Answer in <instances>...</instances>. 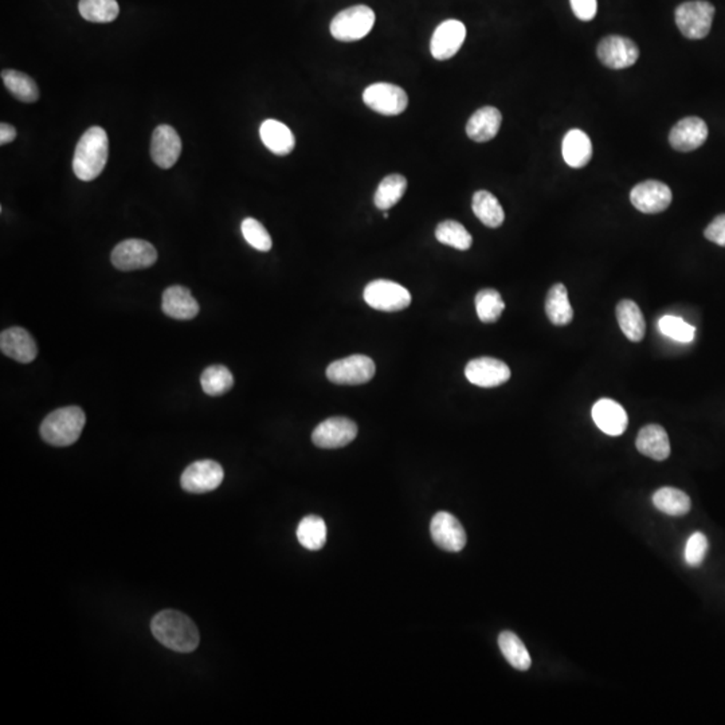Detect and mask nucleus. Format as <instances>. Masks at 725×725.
<instances>
[{
    "instance_id": "f257e3e1",
    "label": "nucleus",
    "mask_w": 725,
    "mask_h": 725,
    "mask_svg": "<svg viewBox=\"0 0 725 725\" xmlns=\"http://www.w3.org/2000/svg\"><path fill=\"white\" fill-rule=\"evenodd\" d=\"M151 630L162 645L178 653H191L199 645L197 624L181 611H160L152 619Z\"/></svg>"
},
{
    "instance_id": "f03ea898",
    "label": "nucleus",
    "mask_w": 725,
    "mask_h": 725,
    "mask_svg": "<svg viewBox=\"0 0 725 725\" xmlns=\"http://www.w3.org/2000/svg\"><path fill=\"white\" fill-rule=\"evenodd\" d=\"M109 157V140L101 126H92L81 137L73 157V171L83 181L99 178Z\"/></svg>"
},
{
    "instance_id": "7ed1b4c3",
    "label": "nucleus",
    "mask_w": 725,
    "mask_h": 725,
    "mask_svg": "<svg viewBox=\"0 0 725 725\" xmlns=\"http://www.w3.org/2000/svg\"><path fill=\"white\" fill-rule=\"evenodd\" d=\"M85 423V413L77 406L58 408L42 422V439L52 447H70L80 439Z\"/></svg>"
},
{
    "instance_id": "20e7f679",
    "label": "nucleus",
    "mask_w": 725,
    "mask_h": 725,
    "mask_svg": "<svg viewBox=\"0 0 725 725\" xmlns=\"http://www.w3.org/2000/svg\"><path fill=\"white\" fill-rule=\"evenodd\" d=\"M375 25V12L365 4L350 7L339 12L331 23V33L334 39L342 42H355L365 38Z\"/></svg>"
},
{
    "instance_id": "39448f33",
    "label": "nucleus",
    "mask_w": 725,
    "mask_h": 725,
    "mask_svg": "<svg viewBox=\"0 0 725 725\" xmlns=\"http://www.w3.org/2000/svg\"><path fill=\"white\" fill-rule=\"evenodd\" d=\"M713 17V4L705 0H693L677 7L674 20L685 38L703 39L711 31Z\"/></svg>"
},
{
    "instance_id": "423d86ee",
    "label": "nucleus",
    "mask_w": 725,
    "mask_h": 725,
    "mask_svg": "<svg viewBox=\"0 0 725 725\" xmlns=\"http://www.w3.org/2000/svg\"><path fill=\"white\" fill-rule=\"evenodd\" d=\"M375 363L365 355H352L334 361L326 368V378L334 384L358 386L366 384L375 376Z\"/></svg>"
},
{
    "instance_id": "0eeeda50",
    "label": "nucleus",
    "mask_w": 725,
    "mask_h": 725,
    "mask_svg": "<svg viewBox=\"0 0 725 725\" xmlns=\"http://www.w3.org/2000/svg\"><path fill=\"white\" fill-rule=\"evenodd\" d=\"M365 302L382 312H399L411 304V294L397 282L376 279L366 286Z\"/></svg>"
},
{
    "instance_id": "6e6552de",
    "label": "nucleus",
    "mask_w": 725,
    "mask_h": 725,
    "mask_svg": "<svg viewBox=\"0 0 725 725\" xmlns=\"http://www.w3.org/2000/svg\"><path fill=\"white\" fill-rule=\"evenodd\" d=\"M110 261L118 270H140L149 268L157 262V252L149 242L142 239H126L113 249Z\"/></svg>"
},
{
    "instance_id": "1a4fd4ad",
    "label": "nucleus",
    "mask_w": 725,
    "mask_h": 725,
    "mask_svg": "<svg viewBox=\"0 0 725 725\" xmlns=\"http://www.w3.org/2000/svg\"><path fill=\"white\" fill-rule=\"evenodd\" d=\"M356 435L358 426L355 422L345 416H332L313 430L312 441L321 449H339L350 445Z\"/></svg>"
},
{
    "instance_id": "9d476101",
    "label": "nucleus",
    "mask_w": 725,
    "mask_h": 725,
    "mask_svg": "<svg viewBox=\"0 0 725 725\" xmlns=\"http://www.w3.org/2000/svg\"><path fill=\"white\" fill-rule=\"evenodd\" d=\"M363 101L368 108L381 115L398 116L407 108L408 97L400 86L378 83L366 89Z\"/></svg>"
},
{
    "instance_id": "9b49d317",
    "label": "nucleus",
    "mask_w": 725,
    "mask_h": 725,
    "mask_svg": "<svg viewBox=\"0 0 725 725\" xmlns=\"http://www.w3.org/2000/svg\"><path fill=\"white\" fill-rule=\"evenodd\" d=\"M223 477L225 471L220 463L211 460L197 461L183 471L181 484L186 492L202 495L220 487Z\"/></svg>"
},
{
    "instance_id": "f8f14e48",
    "label": "nucleus",
    "mask_w": 725,
    "mask_h": 725,
    "mask_svg": "<svg viewBox=\"0 0 725 725\" xmlns=\"http://www.w3.org/2000/svg\"><path fill=\"white\" fill-rule=\"evenodd\" d=\"M598 58L606 68L621 70L634 65L640 58L637 44L626 36H605L598 44Z\"/></svg>"
},
{
    "instance_id": "ddd939ff",
    "label": "nucleus",
    "mask_w": 725,
    "mask_h": 725,
    "mask_svg": "<svg viewBox=\"0 0 725 725\" xmlns=\"http://www.w3.org/2000/svg\"><path fill=\"white\" fill-rule=\"evenodd\" d=\"M465 376L474 386L492 389L510 381L511 370L503 361L485 356L469 361L465 368Z\"/></svg>"
},
{
    "instance_id": "4468645a",
    "label": "nucleus",
    "mask_w": 725,
    "mask_h": 725,
    "mask_svg": "<svg viewBox=\"0 0 725 725\" xmlns=\"http://www.w3.org/2000/svg\"><path fill=\"white\" fill-rule=\"evenodd\" d=\"M672 197L671 189L658 181H642L630 192L632 205L643 213H663L671 205Z\"/></svg>"
},
{
    "instance_id": "2eb2a0df",
    "label": "nucleus",
    "mask_w": 725,
    "mask_h": 725,
    "mask_svg": "<svg viewBox=\"0 0 725 725\" xmlns=\"http://www.w3.org/2000/svg\"><path fill=\"white\" fill-rule=\"evenodd\" d=\"M432 540L447 552H460L466 545V532L457 518L447 512H439L430 524Z\"/></svg>"
},
{
    "instance_id": "dca6fc26",
    "label": "nucleus",
    "mask_w": 725,
    "mask_h": 725,
    "mask_svg": "<svg viewBox=\"0 0 725 725\" xmlns=\"http://www.w3.org/2000/svg\"><path fill=\"white\" fill-rule=\"evenodd\" d=\"M466 38V28L455 20H445L432 34L430 52L439 60H447L460 52Z\"/></svg>"
},
{
    "instance_id": "f3484780",
    "label": "nucleus",
    "mask_w": 725,
    "mask_h": 725,
    "mask_svg": "<svg viewBox=\"0 0 725 725\" xmlns=\"http://www.w3.org/2000/svg\"><path fill=\"white\" fill-rule=\"evenodd\" d=\"M181 140L178 132L170 125H159L152 134L151 157L155 165L163 170H170L179 160Z\"/></svg>"
},
{
    "instance_id": "a211bd4d",
    "label": "nucleus",
    "mask_w": 725,
    "mask_h": 725,
    "mask_svg": "<svg viewBox=\"0 0 725 725\" xmlns=\"http://www.w3.org/2000/svg\"><path fill=\"white\" fill-rule=\"evenodd\" d=\"M708 139V126L700 117H685L672 128L669 142L672 149L680 152H690L700 149Z\"/></svg>"
},
{
    "instance_id": "6ab92c4d",
    "label": "nucleus",
    "mask_w": 725,
    "mask_h": 725,
    "mask_svg": "<svg viewBox=\"0 0 725 725\" xmlns=\"http://www.w3.org/2000/svg\"><path fill=\"white\" fill-rule=\"evenodd\" d=\"M0 350L4 355L28 365L38 355L36 340L26 329L14 326L0 334Z\"/></svg>"
},
{
    "instance_id": "aec40b11",
    "label": "nucleus",
    "mask_w": 725,
    "mask_h": 725,
    "mask_svg": "<svg viewBox=\"0 0 725 725\" xmlns=\"http://www.w3.org/2000/svg\"><path fill=\"white\" fill-rule=\"evenodd\" d=\"M163 312L175 320H192L199 313V304L187 287L173 285L163 294Z\"/></svg>"
},
{
    "instance_id": "412c9836",
    "label": "nucleus",
    "mask_w": 725,
    "mask_h": 725,
    "mask_svg": "<svg viewBox=\"0 0 725 725\" xmlns=\"http://www.w3.org/2000/svg\"><path fill=\"white\" fill-rule=\"evenodd\" d=\"M592 419L605 434L613 437L624 434L629 423L624 408L616 400L606 398L595 403L592 407Z\"/></svg>"
},
{
    "instance_id": "4be33fe9",
    "label": "nucleus",
    "mask_w": 725,
    "mask_h": 725,
    "mask_svg": "<svg viewBox=\"0 0 725 725\" xmlns=\"http://www.w3.org/2000/svg\"><path fill=\"white\" fill-rule=\"evenodd\" d=\"M638 452L655 461H664L671 455L668 432L660 424H648L638 432L635 441Z\"/></svg>"
},
{
    "instance_id": "5701e85b",
    "label": "nucleus",
    "mask_w": 725,
    "mask_h": 725,
    "mask_svg": "<svg viewBox=\"0 0 725 725\" xmlns=\"http://www.w3.org/2000/svg\"><path fill=\"white\" fill-rule=\"evenodd\" d=\"M503 123L500 110L495 107H484L477 110L466 124V133L469 139L477 142L489 141L495 139Z\"/></svg>"
},
{
    "instance_id": "b1692460",
    "label": "nucleus",
    "mask_w": 725,
    "mask_h": 725,
    "mask_svg": "<svg viewBox=\"0 0 725 725\" xmlns=\"http://www.w3.org/2000/svg\"><path fill=\"white\" fill-rule=\"evenodd\" d=\"M563 159L571 168H584L592 157V144L590 137L580 129L567 132L561 145Z\"/></svg>"
},
{
    "instance_id": "393cba45",
    "label": "nucleus",
    "mask_w": 725,
    "mask_h": 725,
    "mask_svg": "<svg viewBox=\"0 0 725 725\" xmlns=\"http://www.w3.org/2000/svg\"><path fill=\"white\" fill-rule=\"evenodd\" d=\"M260 136L266 149L278 157H286L294 151L296 139L285 124L277 120L263 121Z\"/></svg>"
},
{
    "instance_id": "a878e982",
    "label": "nucleus",
    "mask_w": 725,
    "mask_h": 725,
    "mask_svg": "<svg viewBox=\"0 0 725 725\" xmlns=\"http://www.w3.org/2000/svg\"><path fill=\"white\" fill-rule=\"evenodd\" d=\"M616 320L630 342H640L645 336V318L640 307L632 300H622L616 305Z\"/></svg>"
},
{
    "instance_id": "bb28decb",
    "label": "nucleus",
    "mask_w": 725,
    "mask_h": 725,
    "mask_svg": "<svg viewBox=\"0 0 725 725\" xmlns=\"http://www.w3.org/2000/svg\"><path fill=\"white\" fill-rule=\"evenodd\" d=\"M545 315L553 326H563L571 323L574 310L569 304L567 287L563 284H555L548 292L545 299Z\"/></svg>"
},
{
    "instance_id": "cd10ccee",
    "label": "nucleus",
    "mask_w": 725,
    "mask_h": 725,
    "mask_svg": "<svg viewBox=\"0 0 725 725\" xmlns=\"http://www.w3.org/2000/svg\"><path fill=\"white\" fill-rule=\"evenodd\" d=\"M474 215L487 228H500L505 220V213L495 195L489 191H477L471 202Z\"/></svg>"
},
{
    "instance_id": "c85d7f7f",
    "label": "nucleus",
    "mask_w": 725,
    "mask_h": 725,
    "mask_svg": "<svg viewBox=\"0 0 725 725\" xmlns=\"http://www.w3.org/2000/svg\"><path fill=\"white\" fill-rule=\"evenodd\" d=\"M498 646L503 657L513 668L526 672L531 668L532 660L523 640L512 632H503L498 635Z\"/></svg>"
},
{
    "instance_id": "c756f323",
    "label": "nucleus",
    "mask_w": 725,
    "mask_h": 725,
    "mask_svg": "<svg viewBox=\"0 0 725 725\" xmlns=\"http://www.w3.org/2000/svg\"><path fill=\"white\" fill-rule=\"evenodd\" d=\"M653 503L661 512L669 516H684L690 511V498L676 487H665L653 495Z\"/></svg>"
},
{
    "instance_id": "7c9ffc66",
    "label": "nucleus",
    "mask_w": 725,
    "mask_h": 725,
    "mask_svg": "<svg viewBox=\"0 0 725 725\" xmlns=\"http://www.w3.org/2000/svg\"><path fill=\"white\" fill-rule=\"evenodd\" d=\"M2 80L4 86L9 89L10 93L22 102H36L39 99L38 86L30 76L25 75L22 71L7 70L2 71Z\"/></svg>"
},
{
    "instance_id": "2f4dec72",
    "label": "nucleus",
    "mask_w": 725,
    "mask_h": 725,
    "mask_svg": "<svg viewBox=\"0 0 725 725\" xmlns=\"http://www.w3.org/2000/svg\"><path fill=\"white\" fill-rule=\"evenodd\" d=\"M297 539L302 547L310 551H318L326 543V524L318 516H305L297 527Z\"/></svg>"
},
{
    "instance_id": "473e14b6",
    "label": "nucleus",
    "mask_w": 725,
    "mask_h": 725,
    "mask_svg": "<svg viewBox=\"0 0 725 725\" xmlns=\"http://www.w3.org/2000/svg\"><path fill=\"white\" fill-rule=\"evenodd\" d=\"M406 189H407V181H406L405 176L399 175V173L386 176L379 184L375 197H374L376 207L382 211H387L394 207L402 199Z\"/></svg>"
},
{
    "instance_id": "72a5a7b5",
    "label": "nucleus",
    "mask_w": 725,
    "mask_h": 725,
    "mask_svg": "<svg viewBox=\"0 0 725 725\" xmlns=\"http://www.w3.org/2000/svg\"><path fill=\"white\" fill-rule=\"evenodd\" d=\"M203 391L210 397H221L234 386L233 374L222 365L210 366L203 371L200 378Z\"/></svg>"
},
{
    "instance_id": "f704fd0d",
    "label": "nucleus",
    "mask_w": 725,
    "mask_h": 725,
    "mask_svg": "<svg viewBox=\"0 0 725 725\" xmlns=\"http://www.w3.org/2000/svg\"><path fill=\"white\" fill-rule=\"evenodd\" d=\"M477 316L485 324L495 323L505 310V302L497 290L487 287L479 290L476 300Z\"/></svg>"
},
{
    "instance_id": "c9c22d12",
    "label": "nucleus",
    "mask_w": 725,
    "mask_h": 725,
    "mask_svg": "<svg viewBox=\"0 0 725 725\" xmlns=\"http://www.w3.org/2000/svg\"><path fill=\"white\" fill-rule=\"evenodd\" d=\"M78 10L84 20L93 23L113 22L120 12L116 0H80Z\"/></svg>"
},
{
    "instance_id": "e433bc0d",
    "label": "nucleus",
    "mask_w": 725,
    "mask_h": 725,
    "mask_svg": "<svg viewBox=\"0 0 725 725\" xmlns=\"http://www.w3.org/2000/svg\"><path fill=\"white\" fill-rule=\"evenodd\" d=\"M435 238L442 245L455 247L458 250H469L473 244L471 233L455 221H444L435 229Z\"/></svg>"
},
{
    "instance_id": "4c0bfd02",
    "label": "nucleus",
    "mask_w": 725,
    "mask_h": 725,
    "mask_svg": "<svg viewBox=\"0 0 725 725\" xmlns=\"http://www.w3.org/2000/svg\"><path fill=\"white\" fill-rule=\"evenodd\" d=\"M242 234L250 246L260 252H269L271 249V237L265 228L254 218H246L241 225Z\"/></svg>"
},
{
    "instance_id": "58836bf2",
    "label": "nucleus",
    "mask_w": 725,
    "mask_h": 725,
    "mask_svg": "<svg viewBox=\"0 0 725 725\" xmlns=\"http://www.w3.org/2000/svg\"><path fill=\"white\" fill-rule=\"evenodd\" d=\"M658 326H660V331L665 336L671 337L676 342H690L695 339V326L685 323L682 318H676V316H664Z\"/></svg>"
},
{
    "instance_id": "ea45409f",
    "label": "nucleus",
    "mask_w": 725,
    "mask_h": 725,
    "mask_svg": "<svg viewBox=\"0 0 725 725\" xmlns=\"http://www.w3.org/2000/svg\"><path fill=\"white\" fill-rule=\"evenodd\" d=\"M709 543L705 535L701 532H695L692 536L688 539L687 545H685V561L689 567H698L703 563L705 559L706 552H708Z\"/></svg>"
},
{
    "instance_id": "a19ab883",
    "label": "nucleus",
    "mask_w": 725,
    "mask_h": 725,
    "mask_svg": "<svg viewBox=\"0 0 725 725\" xmlns=\"http://www.w3.org/2000/svg\"><path fill=\"white\" fill-rule=\"evenodd\" d=\"M575 17L584 22H590L597 15V0H569Z\"/></svg>"
},
{
    "instance_id": "79ce46f5",
    "label": "nucleus",
    "mask_w": 725,
    "mask_h": 725,
    "mask_svg": "<svg viewBox=\"0 0 725 725\" xmlns=\"http://www.w3.org/2000/svg\"><path fill=\"white\" fill-rule=\"evenodd\" d=\"M704 236L708 241L725 247V213L716 216L708 228L704 231Z\"/></svg>"
},
{
    "instance_id": "37998d69",
    "label": "nucleus",
    "mask_w": 725,
    "mask_h": 725,
    "mask_svg": "<svg viewBox=\"0 0 725 725\" xmlns=\"http://www.w3.org/2000/svg\"><path fill=\"white\" fill-rule=\"evenodd\" d=\"M15 137H17V129L10 125V124L2 123V125H0V144H9V142L14 141Z\"/></svg>"
}]
</instances>
